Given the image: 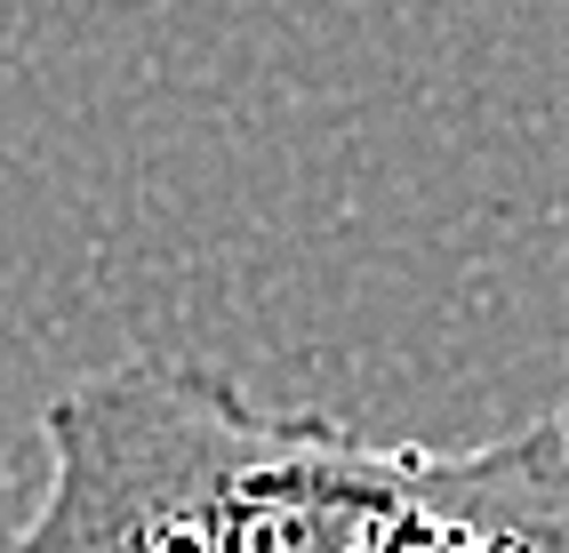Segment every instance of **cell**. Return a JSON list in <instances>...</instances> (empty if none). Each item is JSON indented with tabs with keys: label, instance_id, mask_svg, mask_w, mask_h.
I'll return each instance as SVG.
<instances>
[{
	"label": "cell",
	"instance_id": "1",
	"mask_svg": "<svg viewBox=\"0 0 569 553\" xmlns=\"http://www.w3.org/2000/svg\"><path fill=\"white\" fill-rule=\"evenodd\" d=\"M49 490L0 553H393L417 441L257 410L201 361L137 353L41 410Z\"/></svg>",
	"mask_w": 569,
	"mask_h": 553
},
{
	"label": "cell",
	"instance_id": "2",
	"mask_svg": "<svg viewBox=\"0 0 569 553\" xmlns=\"http://www.w3.org/2000/svg\"><path fill=\"white\" fill-rule=\"evenodd\" d=\"M393 553H569V401L489 450H426Z\"/></svg>",
	"mask_w": 569,
	"mask_h": 553
}]
</instances>
